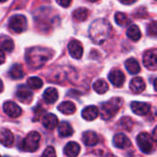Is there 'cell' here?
<instances>
[{
    "label": "cell",
    "mask_w": 157,
    "mask_h": 157,
    "mask_svg": "<svg viewBox=\"0 0 157 157\" xmlns=\"http://www.w3.org/2000/svg\"><path fill=\"white\" fill-rule=\"evenodd\" d=\"M115 21L117 22V25L121 26V27H125L129 25L130 23V20L128 18V16L124 13L121 12H117L115 15Z\"/></svg>",
    "instance_id": "cell-30"
},
{
    "label": "cell",
    "mask_w": 157,
    "mask_h": 157,
    "mask_svg": "<svg viewBox=\"0 0 157 157\" xmlns=\"http://www.w3.org/2000/svg\"><path fill=\"white\" fill-rule=\"evenodd\" d=\"M134 125V122L132 120V118L128 117H122L119 121V126L124 128L125 130H128V131H130L132 129V127Z\"/></svg>",
    "instance_id": "cell-31"
},
{
    "label": "cell",
    "mask_w": 157,
    "mask_h": 157,
    "mask_svg": "<svg viewBox=\"0 0 157 157\" xmlns=\"http://www.w3.org/2000/svg\"><path fill=\"white\" fill-rule=\"evenodd\" d=\"M156 1H157V0H156Z\"/></svg>",
    "instance_id": "cell-44"
},
{
    "label": "cell",
    "mask_w": 157,
    "mask_h": 157,
    "mask_svg": "<svg viewBox=\"0 0 157 157\" xmlns=\"http://www.w3.org/2000/svg\"><path fill=\"white\" fill-rule=\"evenodd\" d=\"M82 140L87 146H94L99 142V138L94 131L88 130L82 134Z\"/></svg>",
    "instance_id": "cell-19"
},
{
    "label": "cell",
    "mask_w": 157,
    "mask_h": 157,
    "mask_svg": "<svg viewBox=\"0 0 157 157\" xmlns=\"http://www.w3.org/2000/svg\"><path fill=\"white\" fill-rule=\"evenodd\" d=\"M27 24H28L27 20L22 15L12 16L9 21L10 29L16 33H21L24 32L27 29Z\"/></svg>",
    "instance_id": "cell-5"
},
{
    "label": "cell",
    "mask_w": 157,
    "mask_h": 157,
    "mask_svg": "<svg viewBox=\"0 0 157 157\" xmlns=\"http://www.w3.org/2000/svg\"><path fill=\"white\" fill-rule=\"evenodd\" d=\"M99 116V110L94 105L85 107L82 112V117L87 121H93Z\"/></svg>",
    "instance_id": "cell-18"
},
{
    "label": "cell",
    "mask_w": 157,
    "mask_h": 157,
    "mask_svg": "<svg viewBox=\"0 0 157 157\" xmlns=\"http://www.w3.org/2000/svg\"><path fill=\"white\" fill-rule=\"evenodd\" d=\"M3 89H4V85H3V82H2V81L0 80V93H1V92L3 91Z\"/></svg>",
    "instance_id": "cell-40"
},
{
    "label": "cell",
    "mask_w": 157,
    "mask_h": 157,
    "mask_svg": "<svg viewBox=\"0 0 157 157\" xmlns=\"http://www.w3.org/2000/svg\"><path fill=\"white\" fill-rule=\"evenodd\" d=\"M147 33L149 36L157 37V21H152L148 25Z\"/></svg>",
    "instance_id": "cell-32"
},
{
    "label": "cell",
    "mask_w": 157,
    "mask_h": 157,
    "mask_svg": "<svg viewBox=\"0 0 157 157\" xmlns=\"http://www.w3.org/2000/svg\"><path fill=\"white\" fill-rule=\"evenodd\" d=\"M88 1H90V2H96L97 0H88Z\"/></svg>",
    "instance_id": "cell-42"
},
{
    "label": "cell",
    "mask_w": 157,
    "mask_h": 157,
    "mask_svg": "<svg viewBox=\"0 0 157 157\" xmlns=\"http://www.w3.org/2000/svg\"><path fill=\"white\" fill-rule=\"evenodd\" d=\"M108 78L110 82L116 86V87H121L124 84L125 82V75L124 73L119 70V69H114L112 70L109 75H108Z\"/></svg>",
    "instance_id": "cell-11"
},
{
    "label": "cell",
    "mask_w": 157,
    "mask_h": 157,
    "mask_svg": "<svg viewBox=\"0 0 157 157\" xmlns=\"http://www.w3.org/2000/svg\"><path fill=\"white\" fill-rule=\"evenodd\" d=\"M41 157H56V150L53 147L49 146L44 150V151L43 152Z\"/></svg>",
    "instance_id": "cell-33"
},
{
    "label": "cell",
    "mask_w": 157,
    "mask_h": 157,
    "mask_svg": "<svg viewBox=\"0 0 157 157\" xmlns=\"http://www.w3.org/2000/svg\"><path fill=\"white\" fill-rule=\"evenodd\" d=\"M143 65L150 70L157 69V48L148 50L144 54Z\"/></svg>",
    "instance_id": "cell-7"
},
{
    "label": "cell",
    "mask_w": 157,
    "mask_h": 157,
    "mask_svg": "<svg viewBox=\"0 0 157 157\" xmlns=\"http://www.w3.org/2000/svg\"><path fill=\"white\" fill-rule=\"evenodd\" d=\"M127 36L130 39V40H132V41H134V42H137V41H139L140 39V37H141V33H140V29H139V27L137 26V25H130L128 28V30H127Z\"/></svg>",
    "instance_id": "cell-26"
},
{
    "label": "cell",
    "mask_w": 157,
    "mask_h": 157,
    "mask_svg": "<svg viewBox=\"0 0 157 157\" xmlns=\"http://www.w3.org/2000/svg\"><path fill=\"white\" fill-rule=\"evenodd\" d=\"M109 87H108V84L107 82L105 81V80H97L94 83V90L99 94H105L107 91H108Z\"/></svg>",
    "instance_id": "cell-28"
},
{
    "label": "cell",
    "mask_w": 157,
    "mask_h": 157,
    "mask_svg": "<svg viewBox=\"0 0 157 157\" xmlns=\"http://www.w3.org/2000/svg\"><path fill=\"white\" fill-rule=\"evenodd\" d=\"M52 56H53V51L51 49L42 46H34L29 48L26 51L25 59L30 67L40 68Z\"/></svg>",
    "instance_id": "cell-1"
},
{
    "label": "cell",
    "mask_w": 157,
    "mask_h": 157,
    "mask_svg": "<svg viewBox=\"0 0 157 157\" xmlns=\"http://www.w3.org/2000/svg\"><path fill=\"white\" fill-rule=\"evenodd\" d=\"M153 141H155V143L157 144V127L153 129V132H152V138Z\"/></svg>",
    "instance_id": "cell-38"
},
{
    "label": "cell",
    "mask_w": 157,
    "mask_h": 157,
    "mask_svg": "<svg viewBox=\"0 0 157 157\" xmlns=\"http://www.w3.org/2000/svg\"><path fill=\"white\" fill-rule=\"evenodd\" d=\"M9 75L13 80H21V78L24 77V71L22 66L20 64L13 65L9 71Z\"/></svg>",
    "instance_id": "cell-21"
},
{
    "label": "cell",
    "mask_w": 157,
    "mask_h": 157,
    "mask_svg": "<svg viewBox=\"0 0 157 157\" xmlns=\"http://www.w3.org/2000/svg\"><path fill=\"white\" fill-rule=\"evenodd\" d=\"M123 100L119 97H114L101 105V117L104 120L112 118L121 108Z\"/></svg>",
    "instance_id": "cell-3"
},
{
    "label": "cell",
    "mask_w": 157,
    "mask_h": 157,
    "mask_svg": "<svg viewBox=\"0 0 157 157\" xmlns=\"http://www.w3.org/2000/svg\"><path fill=\"white\" fill-rule=\"evenodd\" d=\"M67 48H68V52H69L70 56L73 58L80 59L83 55L82 44H81L80 41H78V40H72L71 42H69Z\"/></svg>",
    "instance_id": "cell-10"
},
{
    "label": "cell",
    "mask_w": 157,
    "mask_h": 157,
    "mask_svg": "<svg viewBox=\"0 0 157 157\" xmlns=\"http://www.w3.org/2000/svg\"><path fill=\"white\" fill-rule=\"evenodd\" d=\"M44 100L47 103V104H54L57 101L58 99V93L56 91V89L55 88H47L44 94H43Z\"/></svg>",
    "instance_id": "cell-20"
},
{
    "label": "cell",
    "mask_w": 157,
    "mask_h": 157,
    "mask_svg": "<svg viewBox=\"0 0 157 157\" xmlns=\"http://www.w3.org/2000/svg\"><path fill=\"white\" fill-rule=\"evenodd\" d=\"M137 144L140 151L146 154H149L152 151V139L151 136L146 132L139 134L137 137Z\"/></svg>",
    "instance_id": "cell-6"
},
{
    "label": "cell",
    "mask_w": 157,
    "mask_h": 157,
    "mask_svg": "<svg viewBox=\"0 0 157 157\" xmlns=\"http://www.w3.org/2000/svg\"><path fill=\"white\" fill-rule=\"evenodd\" d=\"M6 1H7V0H0V3H4Z\"/></svg>",
    "instance_id": "cell-41"
},
{
    "label": "cell",
    "mask_w": 157,
    "mask_h": 157,
    "mask_svg": "<svg viewBox=\"0 0 157 157\" xmlns=\"http://www.w3.org/2000/svg\"><path fill=\"white\" fill-rule=\"evenodd\" d=\"M0 142L6 147H10L14 143V135L8 128H2L0 130Z\"/></svg>",
    "instance_id": "cell-14"
},
{
    "label": "cell",
    "mask_w": 157,
    "mask_h": 157,
    "mask_svg": "<svg viewBox=\"0 0 157 157\" xmlns=\"http://www.w3.org/2000/svg\"><path fill=\"white\" fill-rule=\"evenodd\" d=\"M27 84L29 88L32 90H39L43 87L44 82L39 77H31L28 78Z\"/></svg>",
    "instance_id": "cell-29"
},
{
    "label": "cell",
    "mask_w": 157,
    "mask_h": 157,
    "mask_svg": "<svg viewBox=\"0 0 157 157\" xmlns=\"http://www.w3.org/2000/svg\"><path fill=\"white\" fill-rule=\"evenodd\" d=\"M112 26L105 19L95 20L89 28V35L92 41L96 44H102L110 36Z\"/></svg>",
    "instance_id": "cell-2"
},
{
    "label": "cell",
    "mask_w": 157,
    "mask_h": 157,
    "mask_svg": "<svg viewBox=\"0 0 157 157\" xmlns=\"http://www.w3.org/2000/svg\"><path fill=\"white\" fill-rule=\"evenodd\" d=\"M0 157H1V155H0Z\"/></svg>",
    "instance_id": "cell-43"
},
{
    "label": "cell",
    "mask_w": 157,
    "mask_h": 157,
    "mask_svg": "<svg viewBox=\"0 0 157 157\" xmlns=\"http://www.w3.org/2000/svg\"><path fill=\"white\" fill-rule=\"evenodd\" d=\"M5 60H6L5 53H4V51H3L1 48H0V65L3 64V63L5 62Z\"/></svg>",
    "instance_id": "cell-36"
},
{
    "label": "cell",
    "mask_w": 157,
    "mask_h": 157,
    "mask_svg": "<svg viewBox=\"0 0 157 157\" xmlns=\"http://www.w3.org/2000/svg\"><path fill=\"white\" fill-rule=\"evenodd\" d=\"M16 96L20 102H21L23 104H30L33 100V94L30 88H28L24 85H21L18 87Z\"/></svg>",
    "instance_id": "cell-8"
},
{
    "label": "cell",
    "mask_w": 157,
    "mask_h": 157,
    "mask_svg": "<svg viewBox=\"0 0 157 157\" xmlns=\"http://www.w3.org/2000/svg\"><path fill=\"white\" fill-rule=\"evenodd\" d=\"M57 109L63 113L64 115H72L75 113L76 111V106L75 105L72 103V102H69V101H67V102H63L61 103L58 106H57Z\"/></svg>",
    "instance_id": "cell-24"
},
{
    "label": "cell",
    "mask_w": 157,
    "mask_h": 157,
    "mask_svg": "<svg viewBox=\"0 0 157 157\" xmlns=\"http://www.w3.org/2000/svg\"><path fill=\"white\" fill-rule=\"evenodd\" d=\"M137 0H119V2L122 3L123 5H131L135 3Z\"/></svg>",
    "instance_id": "cell-37"
},
{
    "label": "cell",
    "mask_w": 157,
    "mask_h": 157,
    "mask_svg": "<svg viewBox=\"0 0 157 157\" xmlns=\"http://www.w3.org/2000/svg\"><path fill=\"white\" fill-rule=\"evenodd\" d=\"M130 107L133 113L138 116H145L151 110V105L148 103L143 102H132Z\"/></svg>",
    "instance_id": "cell-12"
},
{
    "label": "cell",
    "mask_w": 157,
    "mask_h": 157,
    "mask_svg": "<svg viewBox=\"0 0 157 157\" xmlns=\"http://www.w3.org/2000/svg\"><path fill=\"white\" fill-rule=\"evenodd\" d=\"M89 16V11L87 9L85 8H80V9H77L76 10L73 11L72 13V18L76 21H84L87 20Z\"/></svg>",
    "instance_id": "cell-25"
},
{
    "label": "cell",
    "mask_w": 157,
    "mask_h": 157,
    "mask_svg": "<svg viewBox=\"0 0 157 157\" xmlns=\"http://www.w3.org/2000/svg\"><path fill=\"white\" fill-rule=\"evenodd\" d=\"M129 88L134 94L142 93L145 90V82L143 81V78L140 77L133 78L129 83Z\"/></svg>",
    "instance_id": "cell-17"
},
{
    "label": "cell",
    "mask_w": 157,
    "mask_h": 157,
    "mask_svg": "<svg viewBox=\"0 0 157 157\" xmlns=\"http://www.w3.org/2000/svg\"><path fill=\"white\" fill-rule=\"evenodd\" d=\"M125 67L127 68V70L130 73V74H138L140 70V64L139 62L135 59V58H128L126 62H125Z\"/></svg>",
    "instance_id": "cell-23"
},
{
    "label": "cell",
    "mask_w": 157,
    "mask_h": 157,
    "mask_svg": "<svg viewBox=\"0 0 157 157\" xmlns=\"http://www.w3.org/2000/svg\"><path fill=\"white\" fill-rule=\"evenodd\" d=\"M41 136L37 131L30 132L22 141V150L29 152H33L39 148Z\"/></svg>",
    "instance_id": "cell-4"
},
{
    "label": "cell",
    "mask_w": 157,
    "mask_h": 157,
    "mask_svg": "<svg viewBox=\"0 0 157 157\" xmlns=\"http://www.w3.org/2000/svg\"><path fill=\"white\" fill-rule=\"evenodd\" d=\"M42 123L44 127L49 130H52L58 127V119L56 115L54 114H46L43 117Z\"/></svg>",
    "instance_id": "cell-15"
},
{
    "label": "cell",
    "mask_w": 157,
    "mask_h": 157,
    "mask_svg": "<svg viewBox=\"0 0 157 157\" xmlns=\"http://www.w3.org/2000/svg\"><path fill=\"white\" fill-rule=\"evenodd\" d=\"M72 0H56V2L58 5H60L63 8H67L71 4Z\"/></svg>",
    "instance_id": "cell-35"
},
{
    "label": "cell",
    "mask_w": 157,
    "mask_h": 157,
    "mask_svg": "<svg viewBox=\"0 0 157 157\" xmlns=\"http://www.w3.org/2000/svg\"><path fill=\"white\" fill-rule=\"evenodd\" d=\"M153 86H154V90L157 92V78L154 80V82H153Z\"/></svg>",
    "instance_id": "cell-39"
},
{
    "label": "cell",
    "mask_w": 157,
    "mask_h": 157,
    "mask_svg": "<svg viewBox=\"0 0 157 157\" xmlns=\"http://www.w3.org/2000/svg\"><path fill=\"white\" fill-rule=\"evenodd\" d=\"M81 151V146L75 141H69L64 148V153L67 157H77Z\"/></svg>",
    "instance_id": "cell-16"
},
{
    "label": "cell",
    "mask_w": 157,
    "mask_h": 157,
    "mask_svg": "<svg viewBox=\"0 0 157 157\" xmlns=\"http://www.w3.org/2000/svg\"><path fill=\"white\" fill-rule=\"evenodd\" d=\"M0 46L7 52H11L14 49L13 40L7 35H1L0 36Z\"/></svg>",
    "instance_id": "cell-27"
},
{
    "label": "cell",
    "mask_w": 157,
    "mask_h": 157,
    "mask_svg": "<svg viewBox=\"0 0 157 157\" xmlns=\"http://www.w3.org/2000/svg\"><path fill=\"white\" fill-rule=\"evenodd\" d=\"M58 133H59V136L63 138L70 137L73 134V128L68 122L64 121L58 125Z\"/></svg>",
    "instance_id": "cell-22"
},
{
    "label": "cell",
    "mask_w": 157,
    "mask_h": 157,
    "mask_svg": "<svg viewBox=\"0 0 157 157\" xmlns=\"http://www.w3.org/2000/svg\"><path fill=\"white\" fill-rule=\"evenodd\" d=\"M44 109L41 107V105H37L34 108V117H33V121L39 120V118L44 114Z\"/></svg>",
    "instance_id": "cell-34"
},
{
    "label": "cell",
    "mask_w": 157,
    "mask_h": 157,
    "mask_svg": "<svg viewBox=\"0 0 157 157\" xmlns=\"http://www.w3.org/2000/svg\"><path fill=\"white\" fill-rule=\"evenodd\" d=\"M113 143L117 148H119V149H127L130 147L131 145L129 139L125 134H122V133H118L114 136Z\"/></svg>",
    "instance_id": "cell-13"
},
{
    "label": "cell",
    "mask_w": 157,
    "mask_h": 157,
    "mask_svg": "<svg viewBox=\"0 0 157 157\" xmlns=\"http://www.w3.org/2000/svg\"><path fill=\"white\" fill-rule=\"evenodd\" d=\"M3 110L9 117H13V118L19 117L22 113L21 108L12 101L5 102L3 105Z\"/></svg>",
    "instance_id": "cell-9"
}]
</instances>
